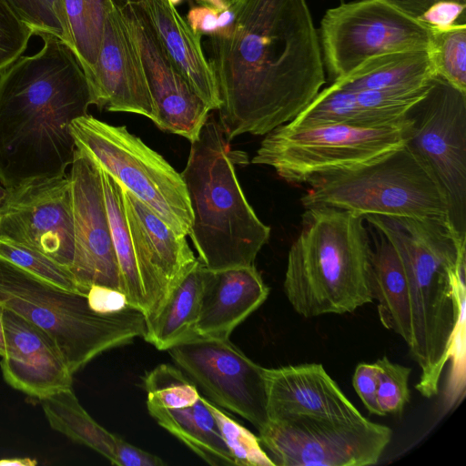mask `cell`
Masks as SVG:
<instances>
[{
	"instance_id": "obj_12",
	"label": "cell",
	"mask_w": 466,
	"mask_h": 466,
	"mask_svg": "<svg viewBox=\"0 0 466 466\" xmlns=\"http://www.w3.org/2000/svg\"><path fill=\"white\" fill-rule=\"evenodd\" d=\"M258 432L261 445L280 466L374 465L392 436L388 426L365 417L268 420Z\"/></svg>"
},
{
	"instance_id": "obj_3",
	"label": "cell",
	"mask_w": 466,
	"mask_h": 466,
	"mask_svg": "<svg viewBox=\"0 0 466 466\" xmlns=\"http://www.w3.org/2000/svg\"><path fill=\"white\" fill-rule=\"evenodd\" d=\"M365 220L390 240L402 263L412 327L409 350L420 369L416 389L431 398L464 327L466 237L446 218L369 215Z\"/></svg>"
},
{
	"instance_id": "obj_4",
	"label": "cell",
	"mask_w": 466,
	"mask_h": 466,
	"mask_svg": "<svg viewBox=\"0 0 466 466\" xmlns=\"http://www.w3.org/2000/svg\"><path fill=\"white\" fill-rule=\"evenodd\" d=\"M305 209L283 284L292 308L313 318L351 313L372 302V248L364 217L323 206Z\"/></svg>"
},
{
	"instance_id": "obj_11",
	"label": "cell",
	"mask_w": 466,
	"mask_h": 466,
	"mask_svg": "<svg viewBox=\"0 0 466 466\" xmlns=\"http://www.w3.org/2000/svg\"><path fill=\"white\" fill-rule=\"evenodd\" d=\"M407 115L411 131L406 144L442 187L449 224L466 237V94L436 76L425 96Z\"/></svg>"
},
{
	"instance_id": "obj_16",
	"label": "cell",
	"mask_w": 466,
	"mask_h": 466,
	"mask_svg": "<svg viewBox=\"0 0 466 466\" xmlns=\"http://www.w3.org/2000/svg\"><path fill=\"white\" fill-rule=\"evenodd\" d=\"M135 38L154 104V124L194 142L210 107L173 65L134 0H116Z\"/></svg>"
},
{
	"instance_id": "obj_32",
	"label": "cell",
	"mask_w": 466,
	"mask_h": 466,
	"mask_svg": "<svg viewBox=\"0 0 466 466\" xmlns=\"http://www.w3.org/2000/svg\"><path fill=\"white\" fill-rule=\"evenodd\" d=\"M0 258L47 283L66 290L80 292L70 268L37 249L0 238Z\"/></svg>"
},
{
	"instance_id": "obj_44",
	"label": "cell",
	"mask_w": 466,
	"mask_h": 466,
	"mask_svg": "<svg viewBox=\"0 0 466 466\" xmlns=\"http://www.w3.org/2000/svg\"><path fill=\"white\" fill-rule=\"evenodd\" d=\"M37 461L31 458L1 459L0 466H35Z\"/></svg>"
},
{
	"instance_id": "obj_39",
	"label": "cell",
	"mask_w": 466,
	"mask_h": 466,
	"mask_svg": "<svg viewBox=\"0 0 466 466\" xmlns=\"http://www.w3.org/2000/svg\"><path fill=\"white\" fill-rule=\"evenodd\" d=\"M466 4L442 1L434 4L420 17L431 29H442L457 23H465Z\"/></svg>"
},
{
	"instance_id": "obj_36",
	"label": "cell",
	"mask_w": 466,
	"mask_h": 466,
	"mask_svg": "<svg viewBox=\"0 0 466 466\" xmlns=\"http://www.w3.org/2000/svg\"><path fill=\"white\" fill-rule=\"evenodd\" d=\"M378 377L377 398L380 410L401 413L410 400L409 378L410 368L394 363L386 356L375 362Z\"/></svg>"
},
{
	"instance_id": "obj_28",
	"label": "cell",
	"mask_w": 466,
	"mask_h": 466,
	"mask_svg": "<svg viewBox=\"0 0 466 466\" xmlns=\"http://www.w3.org/2000/svg\"><path fill=\"white\" fill-rule=\"evenodd\" d=\"M100 174L120 274L121 290L126 296L128 306L142 311L147 318L148 304L127 225L123 189L121 185L101 167Z\"/></svg>"
},
{
	"instance_id": "obj_7",
	"label": "cell",
	"mask_w": 466,
	"mask_h": 466,
	"mask_svg": "<svg viewBox=\"0 0 466 466\" xmlns=\"http://www.w3.org/2000/svg\"><path fill=\"white\" fill-rule=\"evenodd\" d=\"M301 197L305 208L330 207L361 216L446 218V195L406 143L367 163L318 174ZM448 220V219H447Z\"/></svg>"
},
{
	"instance_id": "obj_43",
	"label": "cell",
	"mask_w": 466,
	"mask_h": 466,
	"mask_svg": "<svg viewBox=\"0 0 466 466\" xmlns=\"http://www.w3.org/2000/svg\"><path fill=\"white\" fill-rule=\"evenodd\" d=\"M200 6L209 8L217 13L228 10L238 0H195Z\"/></svg>"
},
{
	"instance_id": "obj_13",
	"label": "cell",
	"mask_w": 466,
	"mask_h": 466,
	"mask_svg": "<svg viewBox=\"0 0 466 466\" xmlns=\"http://www.w3.org/2000/svg\"><path fill=\"white\" fill-rule=\"evenodd\" d=\"M167 351L218 406L246 419L258 430L266 425L265 368L247 357L229 339L193 333Z\"/></svg>"
},
{
	"instance_id": "obj_42",
	"label": "cell",
	"mask_w": 466,
	"mask_h": 466,
	"mask_svg": "<svg viewBox=\"0 0 466 466\" xmlns=\"http://www.w3.org/2000/svg\"><path fill=\"white\" fill-rule=\"evenodd\" d=\"M404 11L419 18L427 9L436 3L442 1H454L466 4V0H394Z\"/></svg>"
},
{
	"instance_id": "obj_24",
	"label": "cell",
	"mask_w": 466,
	"mask_h": 466,
	"mask_svg": "<svg viewBox=\"0 0 466 466\" xmlns=\"http://www.w3.org/2000/svg\"><path fill=\"white\" fill-rule=\"evenodd\" d=\"M371 250V291L383 326L400 336L408 345L412 327L407 277L400 258L390 240L376 229Z\"/></svg>"
},
{
	"instance_id": "obj_1",
	"label": "cell",
	"mask_w": 466,
	"mask_h": 466,
	"mask_svg": "<svg viewBox=\"0 0 466 466\" xmlns=\"http://www.w3.org/2000/svg\"><path fill=\"white\" fill-rule=\"evenodd\" d=\"M227 140L293 120L326 83L307 0H238L208 33Z\"/></svg>"
},
{
	"instance_id": "obj_18",
	"label": "cell",
	"mask_w": 466,
	"mask_h": 466,
	"mask_svg": "<svg viewBox=\"0 0 466 466\" xmlns=\"http://www.w3.org/2000/svg\"><path fill=\"white\" fill-rule=\"evenodd\" d=\"M122 189L127 225L148 304L147 322L157 314L171 289L198 258L186 236L177 234L132 193L123 187Z\"/></svg>"
},
{
	"instance_id": "obj_41",
	"label": "cell",
	"mask_w": 466,
	"mask_h": 466,
	"mask_svg": "<svg viewBox=\"0 0 466 466\" xmlns=\"http://www.w3.org/2000/svg\"><path fill=\"white\" fill-rule=\"evenodd\" d=\"M113 464L117 466H161L165 462L159 457L116 436Z\"/></svg>"
},
{
	"instance_id": "obj_26",
	"label": "cell",
	"mask_w": 466,
	"mask_h": 466,
	"mask_svg": "<svg viewBox=\"0 0 466 466\" xmlns=\"http://www.w3.org/2000/svg\"><path fill=\"white\" fill-rule=\"evenodd\" d=\"M208 268L197 258L157 314L146 322V341L167 350L194 333Z\"/></svg>"
},
{
	"instance_id": "obj_22",
	"label": "cell",
	"mask_w": 466,
	"mask_h": 466,
	"mask_svg": "<svg viewBox=\"0 0 466 466\" xmlns=\"http://www.w3.org/2000/svg\"><path fill=\"white\" fill-rule=\"evenodd\" d=\"M134 1L173 65L211 110L218 109V88L202 47V34L181 15L174 0Z\"/></svg>"
},
{
	"instance_id": "obj_15",
	"label": "cell",
	"mask_w": 466,
	"mask_h": 466,
	"mask_svg": "<svg viewBox=\"0 0 466 466\" xmlns=\"http://www.w3.org/2000/svg\"><path fill=\"white\" fill-rule=\"evenodd\" d=\"M69 177L74 227L70 270L78 289L85 294L92 286L108 287L122 292L100 167L76 149Z\"/></svg>"
},
{
	"instance_id": "obj_2",
	"label": "cell",
	"mask_w": 466,
	"mask_h": 466,
	"mask_svg": "<svg viewBox=\"0 0 466 466\" xmlns=\"http://www.w3.org/2000/svg\"><path fill=\"white\" fill-rule=\"evenodd\" d=\"M44 46L0 73V182L5 187L66 176L72 121L87 115L88 83L73 50L44 33Z\"/></svg>"
},
{
	"instance_id": "obj_5",
	"label": "cell",
	"mask_w": 466,
	"mask_h": 466,
	"mask_svg": "<svg viewBox=\"0 0 466 466\" xmlns=\"http://www.w3.org/2000/svg\"><path fill=\"white\" fill-rule=\"evenodd\" d=\"M192 214L188 236L212 271L254 265L270 228L256 215L238 180L228 141L209 116L191 143L184 170Z\"/></svg>"
},
{
	"instance_id": "obj_29",
	"label": "cell",
	"mask_w": 466,
	"mask_h": 466,
	"mask_svg": "<svg viewBox=\"0 0 466 466\" xmlns=\"http://www.w3.org/2000/svg\"><path fill=\"white\" fill-rule=\"evenodd\" d=\"M40 400L50 427L72 441L89 447L113 464L116 436L100 426L82 407L72 388Z\"/></svg>"
},
{
	"instance_id": "obj_20",
	"label": "cell",
	"mask_w": 466,
	"mask_h": 466,
	"mask_svg": "<svg viewBox=\"0 0 466 466\" xmlns=\"http://www.w3.org/2000/svg\"><path fill=\"white\" fill-rule=\"evenodd\" d=\"M265 382L268 420L364 417L321 364L265 369Z\"/></svg>"
},
{
	"instance_id": "obj_34",
	"label": "cell",
	"mask_w": 466,
	"mask_h": 466,
	"mask_svg": "<svg viewBox=\"0 0 466 466\" xmlns=\"http://www.w3.org/2000/svg\"><path fill=\"white\" fill-rule=\"evenodd\" d=\"M218 425L222 438L236 465L275 466L269 455L262 448L259 438L236 421L227 412L206 400Z\"/></svg>"
},
{
	"instance_id": "obj_31",
	"label": "cell",
	"mask_w": 466,
	"mask_h": 466,
	"mask_svg": "<svg viewBox=\"0 0 466 466\" xmlns=\"http://www.w3.org/2000/svg\"><path fill=\"white\" fill-rule=\"evenodd\" d=\"M429 52L436 76L466 94V24L432 29Z\"/></svg>"
},
{
	"instance_id": "obj_19",
	"label": "cell",
	"mask_w": 466,
	"mask_h": 466,
	"mask_svg": "<svg viewBox=\"0 0 466 466\" xmlns=\"http://www.w3.org/2000/svg\"><path fill=\"white\" fill-rule=\"evenodd\" d=\"M3 323L5 354L0 368L7 384L38 400L72 388L73 374L48 333L7 309Z\"/></svg>"
},
{
	"instance_id": "obj_27",
	"label": "cell",
	"mask_w": 466,
	"mask_h": 466,
	"mask_svg": "<svg viewBox=\"0 0 466 466\" xmlns=\"http://www.w3.org/2000/svg\"><path fill=\"white\" fill-rule=\"evenodd\" d=\"M147 407L162 428L206 462L214 466L236 465L217 420L201 395L194 403L179 408Z\"/></svg>"
},
{
	"instance_id": "obj_40",
	"label": "cell",
	"mask_w": 466,
	"mask_h": 466,
	"mask_svg": "<svg viewBox=\"0 0 466 466\" xmlns=\"http://www.w3.org/2000/svg\"><path fill=\"white\" fill-rule=\"evenodd\" d=\"M86 297L90 307L100 313H114L130 307L121 291L108 287L92 286Z\"/></svg>"
},
{
	"instance_id": "obj_9",
	"label": "cell",
	"mask_w": 466,
	"mask_h": 466,
	"mask_svg": "<svg viewBox=\"0 0 466 466\" xmlns=\"http://www.w3.org/2000/svg\"><path fill=\"white\" fill-rule=\"evenodd\" d=\"M76 148L151 208L174 231L188 236L192 214L180 173L125 126L85 115L70 125Z\"/></svg>"
},
{
	"instance_id": "obj_8",
	"label": "cell",
	"mask_w": 466,
	"mask_h": 466,
	"mask_svg": "<svg viewBox=\"0 0 466 466\" xmlns=\"http://www.w3.org/2000/svg\"><path fill=\"white\" fill-rule=\"evenodd\" d=\"M410 131L407 114L371 127L339 123L293 127L286 123L265 135L251 162L271 167L289 183H307L318 174L373 160L404 145Z\"/></svg>"
},
{
	"instance_id": "obj_33",
	"label": "cell",
	"mask_w": 466,
	"mask_h": 466,
	"mask_svg": "<svg viewBox=\"0 0 466 466\" xmlns=\"http://www.w3.org/2000/svg\"><path fill=\"white\" fill-rule=\"evenodd\" d=\"M147 406L172 409L194 403L200 394L197 385L181 370L160 364L144 378Z\"/></svg>"
},
{
	"instance_id": "obj_17",
	"label": "cell",
	"mask_w": 466,
	"mask_h": 466,
	"mask_svg": "<svg viewBox=\"0 0 466 466\" xmlns=\"http://www.w3.org/2000/svg\"><path fill=\"white\" fill-rule=\"evenodd\" d=\"M91 105L110 112L154 118V104L135 38L113 0L94 73L87 81Z\"/></svg>"
},
{
	"instance_id": "obj_14",
	"label": "cell",
	"mask_w": 466,
	"mask_h": 466,
	"mask_svg": "<svg viewBox=\"0 0 466 466\" xmlns=\"http://www.w3.org/2000/svg\"><path fill=\"white\" fill-rule=\"evenodd\" d=\"M0 238L37 249L70 268L74 227L69 175L5 187Z\"/></svg>"
},
{
	"instance_id": "obj_38",
	"label": "cell",
	"mask_w": 466,
	"mask_h": 466,
	"mask_svg": "<svg viewBox=\"0 0 466 466\" xmlns=\"http://www.w3.org/2000/svg\"><path fill=\"white\" fill-rule=\"evenodd\" d=\"M352 383L366 409L372 414L384 416L378 403V377L375 363H360L355 369Z\"/></svg>"
},
{
	"instance_id": "obj_25",
	"label": "cell",
	"mask_w": 466,
	"mask_h": 466,
	"mask_svg": "<svg viewBox=\"0 0 466 466\" xmlns=\"http://www.w3.org/2000/svg\"><path fill=\"white\" fill-rule=\"evenodd\" d=\"M435 76L429 50H413L367 59L331 85L347 90L414 89L429 85Z\"/></svg>"
},
{
	"instance_id": "obj_6",
	"label": "cell",
	"mask_w": 466,
	"mask_h": 466,
	"mask_svg": "<svg viewBox=\"0 0 466 466\" xmlns=\"http://www.w3.org/2000/svg\"><path fill=\"white\" fill-rule=\"evenodd\" d=\"M0 305L48 333L72 374L104 351L146 332V317L135 308L94 310L86 294L63 289L0 258Z\"/></svg>"
},
{
	"instance_id": "obj_10",
	"label": "cell",
	"mask_w": 466,
	"mask_h": 466,
	"mask_svg": "<svg viewBox=\"0 0 466 466\" xmlns=\"http://www.w3.org/2000/svg\"><path fill=\"white\" fill-rule=\"evenodd\" d=\"M319 37L324 66L335 80L377 56L429 50L432 29L394 0H355L326 11Z\"/></svg>"
},
{
	"instance_id": "obj_23",
	"label": "cell",
	"mask_w": 466,
	"mask_h": 466,
	"mask_svg": "<svg viewBox=\"0 0 466 466\" xmlns=\"http://www.w3.org/2000/svg\"><path fill=\"white\" fill-rule=\"evenodd\" d=\"M269 293L254 265L208 270L194 334L229 339Z\"/></svg>"
},
{
	"instance_id": "obj_21",
	"label": "cell",
	"mask_w": 466,
	"mask_h": 466,
	"mask_svg": "<svg viewBox=\"0 0 466 466\" xmlns=\"http://www.w3.org/2000/svg\"><path fill=\"white\" fill-rule=\"evenodd\" d=\"M431 82L422 87L400 90H347L330 85L321 89L288 124L309 127L339 123L371 127L390 123L406 116L425 96Z\"/></svg>"
},
{
	"instance_id": "obj_45",
	"label": "cell",
	"mask_w": 466,
	"mask_h": 466,
	"mask_svg": "<svg viewBox=\"0 0 466 466\" xmlns=\"http://www.w3.org/2000/svg\"><path fill=\"white\" fill-rule=\"evenodd\" d=\"M3 310L4 308L0 305V356H4L5 354V329L3 323Z\"/></svg>"
},
{
	"instance_id": "obj_37",
	"label": "cell",
	"mask_w": 466,
	"mask_h": 466,
	"mask_svg": "<svg viewBox=\"0 0 466 466\" xmlns=\"http://www.w3.org/2000/svg\"><path fill=\"white\" fill-rule=\"evenodd\" d=\"M32 35L8 0H0V73L22 56Z\"/></svg>"
},
{
	"instance_id": "obj_35",
	"label": "cell",
	"mask_w": 466,
	"mask_h": 466,
	"mask_svg": "<svg viewBox=\"0 0 466 466\" xmlns=\"http://www.w3.org/2000/svg\"><path fill=\"white\" fill-rule=\"evenodd\" d=\"M34 34H52L72 50L73 45L62 0H8Z\"/></svg>"
},
{
	"instance_id": "obj_30",
	"label": "cell",
	"mask_w": 466,
	"mask_h": 466,
	"mask_svg": "<svg viewBox=\"0 0 466 466\" xmlns=\"http://www.w3.org/2000/svg\"><path fill=\"white\" fill-rule=\"evenodd\" d=\"M75 53L88 81L100 51L113 0H62Z\"/></svg>"
}]
</instances>
